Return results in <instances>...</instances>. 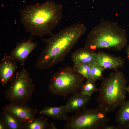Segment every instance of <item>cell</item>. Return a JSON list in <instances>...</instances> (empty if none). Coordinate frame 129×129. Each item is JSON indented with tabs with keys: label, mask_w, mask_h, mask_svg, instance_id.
<instances>
[{
	"label": "cell",
	"mask_w": 129,
	"mask_h": 129,
	"mask_svg": "<svg viewBox=\"0 0 129 129\" xmlns=\"http://www.w3.org/2000/svg\"><path fill=\"white\" fill-rule=\"evenodd\" d=\"M91 64L81 63L76 66H73V68L77 72L87 80L91 79Z\"/></svg>",
	"instance_id": "obj_20"
},
{
	"label": "cell",
	"mask_w": 129,
	"mask_h": 129,
	"mask_svg": "<svg viewBox=\"0 0 129 129\" xmlns=\"http://www.w3.org/2000/svg\"><path fill=\"white\" fill-rule=\"evenodd\" d=\"M49 125L47 119L40 117L35 118L30 122L23 125V129H49Z\"/></svg>",
	"instance_id": "obj_17"
},
{
	"label": "cell",
	"mask_w": 129,
	"mask_h": 129,
	"mask_svg": "<svg viewBox=\"0 0 129 129\" xmlns=\"http://www.w3.org/2000/svg\"><path fill=\"white\" fill-rule=\"evenodd\" d=\"M90 76L91 79L96 81L103 79L104 69L97 62L91 64Z\"/></svg>",
	"instance_id": "obj_19"
},
{
	"label": "cell",
	"mask_w": 129,
	"mask_h": 129,
	"mask_svg": "<svg viewBox=\"0 0 129 129\" xmlns=\"http://www.w3.org/2000/svg\"><path fill=\"white\" fill-rule=\"evenodd\" d=\"M103 129H118V128L117 126H115L113 125H107L104 127Z\"/></svg>",
	"instance_id": "obj_22"
},
{
	"label": "cell",
	"mask_w": 129,
	"mask_h": 129,
	"mask_svg": "<svg viewBox=\"0 0 129 129\" xmlns=\"http://www.w3.org/2000/svg\"><path fill=\"white\" fill-rule=\"evenodd\" d=\"M127 56L129 60V45L128 46L127 50Z\"/></svg>",
	"instance_id": "obj_25"
},
{
	"label": "cell",
	"mask_w": 129,
	"mask_h": 129,
	"mask_svg": "<svg viewBox=\"0 0 129 129\" xmlns=\"http://www.w3.org/2000/svg\"><path fill=\"white\" fill-rule=\"evenodd\" d=\"M14 115L23 125L31 121L37 113L35 109L28 106L26 103H12L2 108Z\"/></svg>",
	"instance_id": "obj_8"
},
{
	"label": "cell",
	"mask_w": 129,
	"mask_h": 129,
	"mask_svg": "<svg viewBox=\"0 0 129 129\" xmlns=\"http://www.w3.org/2000/svg\"><path fill=\"white\" fill-rule=\"evenodd\" d=\"M91 98V97L83 95L80 92L73 94L68 99L65 105L68 112L76 113L86 107Z\"/></svg>",
	"instance_id": "obj_13"
},
{
	"label": "cell",
	"mask_w": 129,
	"mask_h": 129,
	"mask_svg": "<svg viewBox=\"0 0 129 129\" xmlns=\"http://www.w3.org/2000/svg\"><path fill=\"white\" fill-rule=\"evenodd\" d=\"M34 87L29 74L23 66L10 81L4 96L11 102L26 103L31 98Z\"/></svg>",
	"instance_id": "obj_7"
},
{
	"label": "cell",
	"mask_w": 129,
	"mask_h": 129,
	"mask_svg": "<svg viewBox=\"0 0 129 129\" xmlns=\"http://www.w3.org/2000/svg\"><path fill=\"white\" fill-rule=\"evenodd\" d=\"M86 30L83 24L76 23L56 33H52L48 38L42 39L46 45L36 62L35 68L45 70L63 61Z\"/></svg>",
	"instance_id": "obj_1"
},
{
	"label": "cell",
	"mask_w": 129,
	"mask_h": 129,
	"mask_svg": "<svg viewBox=\"0 0 129 129\" xmlns=\"http://www.w3.org/2000/svg\"><path fill=\"white\" fill-rule=\"evenodd\" d=\"M32 37L27 41L23 40L18 42L9 55L13 60L21 63L23 67L29 55L38 46L37 43L31 41Z\"/></svg>",
	"instance_id": "obj_9"
},
{
	"label": "cell",
	"mask_w": 129,
	"mask_h": 129,
	"mask_svg": "<svg viewBox=\"0 0 129 129\" xmlns=\"http://www.w3.org/2000/svg\"><path fill=\"white\" fill-rule=\"evenodd\" d=\"M3 110L0 119L5 123L6 129H23V125L14 115L7 110Z\"/></svg>",
	"instance_id": "obj_15"
},
{
	"label": "cell",
	"mask_w": 129,
	"mask_h": 129,
	"mask_svg": "<svg viewBox=\"0 0 129 129\" xmlns=\"http://www.w3.org/2000/svg\"><path fill=\"white\" fill-rule=\"evenodd\" d=\"M85 78L73 67L68 66L52 75L48 90L53 95L65 97L80 91Z\"/></svg>",
	"instance_id": "obj_5"
},
{
	"label": "cell",
	"mask_w": 129,
	"mask_h": 129,
	"mask_svg": "<svg viewBox=\"0 0 129 129\" xmlns=\"http://www.w3.org/2000/svg\"><path fill=\"white\" fill-rule=\"evenodd\" d=\"M18 68L16 62L9 56H5L0 63V82L3 87L9 82Z\"/></svg>",
	"instance_id": "obj_10"
},
{
	"label": "cell",
	"mask_w": 129,
	"mask_h": 129,
	"mask_svg": "<svg viewBox=\"0 0 129 129\" xmlns=\"http://www.w3.org/2000/svg\"><path fill=\"white\" fill-rule=\"evenodd\" d=\"M95 82L91 79L87 80L83 84L80 92L83 95L91 97L93 93L98 91V88L97 87Z\"/></svg>",
	"instance_id": "obj_18"
},
{
	"label": "cell",
	"mask_w": 129,
	"mask_h": 129,
	"mask_svg": "<svg viewBox=\"0 0 129 129\" xmlns=\"http://www.w3.org/2000/svg\"><path fill=\"white\" fill-rule=\"evenodd\" d=\"M108 112L99 105L96 108L86 107L66 121L65 129H103L109 121Z\"/></svg>",
	"instance_id": "obj_6"
},
{
	"label": "cell",
	"mask_w": 129,
	"mask_h": 129,
	"mask_svg": "<svg viewBox=\"0 0 129 129\" xmlns=\"http://www.w3.org/2000/svg\"><path fill=\"white\" fill-rule=\"evenodd\" d=\"M127 83L123 73L117 70L103 78L96 99L99 105L108 113L114 111L125 101Z\"/></svg>",
	"instance_id": "obj_4"
},
{
	"label": "cell",
	"mask_w": 129,
	"mask_h": 129,
	"mask_svg": "<svg viewBox=\"0 0 129 129\" xmlns=\"http://www.w3.org/2000/svg\"><path fill=\"white\" fill-rule=\"evenodd\" d=\"M115 116V121L118 125L129 123V100H125L119 106Z\"/></svg>",
	"instance_id": "obj_16"
},
{
	"label": "cell",
	"mask_w": 129,
	"mask_h": 129,
	"mask_svg": "<svg viewBox=\"0 0 129 129\" xmlns=\"http://www.w3.org/2000/svg\"><path fill=\"white\" fill-rule=\"evenodd\" d=\"M0 129H6V126L5 123L0 119Z\"/></svg>",
	"instance_id": "obj_23"
},
{
	"label": "cell",
	"mask_w": 129,
	"mask_h": 129,
	"mask_svg": "<svg viewBox=\"0 0 129 129\" xmlns=\"http://www.w3.org/2000/svg\"><path fill=\"white\" fill-rule=\"evenodd\" d=\"M97 53L85 47L79 48L71 54L73 66L81 63L91 64L97 62Z\"/></svg>",
	"instance_id": "obj_11"
},
{
	"label": "cell",
	"mask_w": 129,
	"mask_h": 129,
	"mask_svg": "<svg viewBox=\"0 0 129 129\" xmlns=\"http://www.w3.org/2000/svg\"><path fill=\"white\" fill-rule=\"evenodd\" d=\"M126 91L128 92L129 94V84L128 86H127L126 88Z\"/></svg>",
	"instance_id": "obj_26"
},
{
	"label": "cell",
	"mask_w": 129,
	"mask_h": 129,
	"mask_svg": "<svg viewBox=\"0 0 129 129\" xmlns=\"http://www.w3.org/2000/svg\"><path fill=\"white\" fill-rule=\"evenodd\" d=\"M127 41L125 30L115 22L107 20L91 30L84 47L93 51L100 48L120 51L127 45Z\"/></svg>",
	"instance_id": "obj_3"
},
{
	"label": "cell",
	"mask_w": 129,
	"mask_h": 129,
	"mask_svg": "<svg viewBox=\"0 0 129 129\" xmlns=\"http://www.w3.org/2000/svg\"><path fill=\"white\" fill-rule=\"evenodd\" d=\"M117 126L118 129H129V123L123 125H118Z\"/></svg>",
	"instance_id": "obj_21"
},
{
	"label": "cell",
	"mask_w": 129,
	"mask_h": 129,
	"mask_svg": "<svg viewBox=\"0 0 129 129\" xmlns=\"http://www.w3.org/2000/svg\"><path fill=\"white\" fill-rule=\"evenodd\" d=\"M49 129H57V128L55 124L53 123L52 122L49 124Z\"/></svg>",
	"instance_id": "obj_24"
},
{
	"label": "cell",
	"mask_w": 129,
	"mask_h": 129,
	"mask_svg": "<svg viewBox=\"0 0 129 129\" xmlns=\"http://www.w3.org/2000/svg\"><path fill=\"white\" fill-rule=\"evenodd\" d=\"M97 62L105 70L117 69L122 67L124 64V60L120 57L100 52L97 53Z\"/></svg>",
	"instance_id": "obj_12"
},
{
	"label": "cell",
	"mask_w": 129,
	"mask_h": 129,
	"mask_svg": "<svg viewBox=\"0 0 129 129\" xmlns=\"http://www.w3.org/2000/svg\"><path fill=\"white\" fill-rule=\"evenodd\" d=\"M65 105L58 107L47 106L40 110L38 113L42 115L59 121H66L69 117Z\"/></svg>",
	"instance_id": "obj_14"
},
{
	"label": "cell",
	"mask_w": 129,
	"mask_h": 129,
	"mask_svg": "<svg viewBox=\"0 0 129 129\" xmlns=\"http://www.w3.org/2000/svg\"><path fill=\"white\" fill-rule=\"evenodd\" d=\"M62 9L61 5L52 1L30 5L19 10L20 21L32 36L50 35L62 18Z\"/></svg>",
	"instance_id": "obj_2"
}]
</instances>
